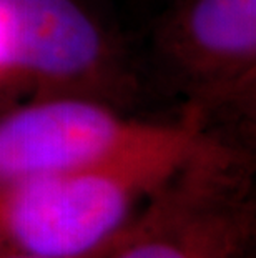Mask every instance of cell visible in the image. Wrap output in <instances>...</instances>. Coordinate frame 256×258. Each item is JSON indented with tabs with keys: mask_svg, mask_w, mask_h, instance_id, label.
Listing matches in <instances>:
<instances>
[{
	"mask_svg": "<svg viewBox=\"0 0 256 258\" xmlns=\"http://www.w3.org/2000/svg\"><path fill=\"white\" fill-rule=\"evenodd\" d=\"M125 85L115 42L81 0H0V110L48 95L117 103Z\"/></svg>",
	"mask_w": 256,
	"mask_h": 258,
	"instance_id": "cell-2",
	"label": "cell"
},
{
	"mask_svg": "<svg viewBox=\"0 0 256 258\" xmlns=\"http://www.w3.org/2000/svg\"><path fill=\"white\" fill-rule=\"evenodd\" d=\"M249 157L241 145L211 137L158 188L107 258H216L246 237L253 218Z\"/></svg>",
	"mask_w": 256,
	"mask_h": 258,
	"instance_id": "cell-4",
	"label": "cell"
},
{
	"mask_svg": "<svg viewBox=\"0 0 256 258\" xmlns=\"http://www.w3.org/2000/svg\"><path fill=\"white\" fill-rule=\"evenodd\" d=\"M166 122L89 95H48L0 110V185L100 165L151 142Z\"/></svg>",
	"mask_w": 256,
	"mask_h": 258,
	"instance_id": "cell-5",
	"label": "cell"
},
{
	"mask_svg": "<svg viewBox=\"0 0 256 258\" xmlns=\"http://www.w3.org/2000/svg\"><path fill=\"white\" fill-rule=\"evenodd\" d=\"M123 241H125V240H123ZM123 241H122V243H123ZM122 243H120V245H122ZM120 245H118V246H120ZM118 246H117V248H118ZM117 248H112V250H107V251H100V253L92 255V256H87V258H107L108 255H112ZM7 258H24V256H7Z\"/></svg>",
	"mask_w": 256,
	"mask_h": 258,
	"instance_id": "cell-6",
	"label": "cell"
},
{
	"mask_svg": "<svg viewBox=\"0 0 256 258\" xmlns=\"http://www.w3.org/2000/svg\"><path fill=\"white\" fill-rule=\"evenodd\" d=\"M155 45L183 110L210 132L235 140L254 123L256 0H173Z\"/></svg>",
	"mask_w": 256,
	"mask_h": 258,
	"instance_id": "cell-3",
	"label": "cell"
},
{
	"mask_svg": "<svg viewBox=\"0 0 256 258\" xmlns=\"http://www.w3.org/2000/svg\"><path fill=\"white\" fill-rule=\"evenodd\" d=\"M213 135L182 110L117 160L0 185V258H87L128 237L145 202Z\"/></svg>",
	"mask_w": 256,
	"mask_h": 258,
	"instance_id": "cell-1",
	"label": "cell"
}]
</instances>
